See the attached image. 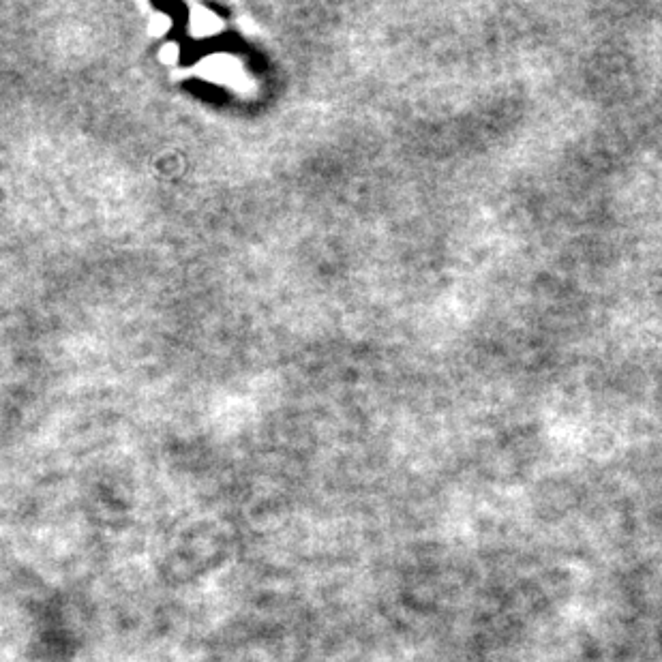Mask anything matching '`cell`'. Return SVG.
<instances>
[{"mask_svg": "<svg viewBox=\"0 0 662 662\" xmlns=\"http://www.w3.org/2000/svg\"><path fill=\"white\" fill-rule=\"evenodd\" d=\"M195 26H198L202 33H213V30L219 26V22H217L215 15L202 11V13L195 15Z\"/></svg>", "mask_w": 662, "mask_h": 662, "instance_id": "cell-1", "label": "cell"}]
</instances>
